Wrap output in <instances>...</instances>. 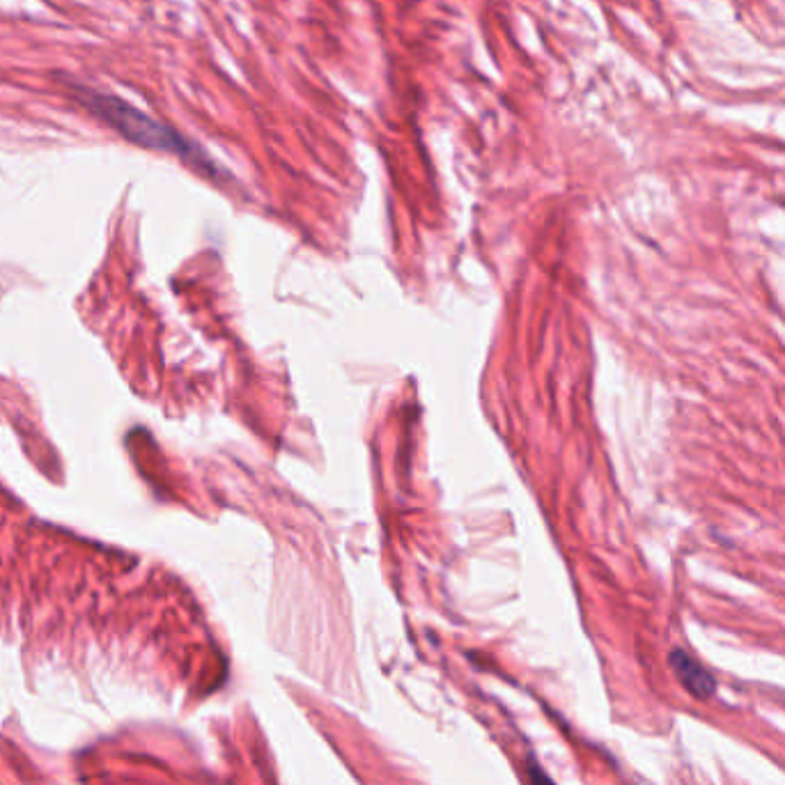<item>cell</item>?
Returning <instances> with one entry per match:
<instances>
[{"instance_id":"1","label":"cell","mask_w":785,"mask_h":785,"mask_svg":"<svg viewBox=\"0 0 785 785\" xmlns=\"http://www.w3.org/2000/svg\"><path fill=\"white\" fill-rule=\"evenodd\" d=\"M80 104H84L90 113H94L99 119H104V123L111 125L119 136L131 140V143L148 150L175 154L179 159H185L187 164L195 166L198 170H203L205 175L216 173L212 159L195 143H191L189 138H185L173 127L159 123V119L150 117L148 113L134 109L131 104L125 102V99L94 90H84L80 92Z\"/></svg>"},{"instance_id":"2","label":"cell","mask_w":785,"mask_h":785,"mask_svg":"<svg viewBox=\"0 0 785 785\" xmlns=\"http://www.w3.org/2000/svg\"><path fill=\"white\" fill-rule=\"evenodd\" d=\"M669 661H671L673 673L682 682V687L687 689L694 698L706 700L717 692V680L712 678V673L684 650H673Z\"/></svg>"},{"instance_id":"3","label":"cell","mask_w":785,"mask_h":785,"mask_svg":"<svg viewBox=\"0 0 785 785\" xmlns=\"http://www.w3.org/2000/svg\"><path fill=\"white\" fill-rule=\"evenodd\" d=\"M531 785H556L545 772H542V768H531Z\"/></svg>"}]
</instances>
